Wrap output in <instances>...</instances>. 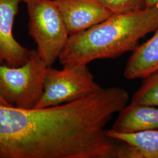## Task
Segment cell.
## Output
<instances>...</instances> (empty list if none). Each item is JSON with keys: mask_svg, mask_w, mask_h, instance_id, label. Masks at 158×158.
<instances>
[{"mask_svg": "<svg viewBox=\"0 0 158 158\" xmlns=\"http://www.w3.org/2000/svg\"><path fill=\"white\" fill-rule=\"evenodd\" d=\"M69 35L83 31L113 14L96 0H55Z\"/></svg>", "mask_w": 158, "mask_h": 158, "instance_id": "obj_7", "label": "cell"}, {"mask_svg": "<svg viewBox=\"0 0 158 158\" xmlns=\"http://www.w3.org/2000/svg\"><path fill=\"white\" fill-rule=\"evenodd\" d=\"M116 112L104 89L59 106L25 109L0 104V158H108L106 127Z\"/></svg>", "mask_w": 158, "mask_h": 158, "instance_id": "obj_1", "label": "cell"}, {"mask_svg": "<svg viewBox=\"0 0 158 158\" xmlns=\"http://www.w3.org/2000/svg\"><path fill=\"white\" fill-rule=\"evenodd\" d=\"M28 13V32L36 51L48 67H52L62 52L69 35L55 0H22Z\"/></svg>", "mask_w": 158, "mask_h": 158, "instance_id": "obj_3", "label": "cell"}, {"mask_svg": "<svg viewBox=\"0 0 158 158\" xmlns=\"http://www.w3.org/2000/svg\"><path fill=\"white\" fill-rule=\"evenodd\" d=\"M0 104L4 105V106H10V105L7 102H6V100L2 98V97L1 95H0Z\"/></svg>", "mask_w": 158, "mask_h": 158, "instance_id": "obj_15", "label": "cell"}, {"mask_svg": "<svg viewBox=\"0 0 158 158\" xmlns=\"http://www.w3.org/2000/svg\"><path fill=\"white\" fill-rule=\"evenodd\" d=\"M22 0H0V64L19 67L28 60L31 50L14 38L12 29Z\"/></svg>", "mask_w": 158, "mask_h": 158, "instance_id": "obj_6", "label": "cell"}, {"mask_svg": "<svg viewBox=\"0 0 158 158\" xmlns=\"http://www.w3.org/2000/svg\"><path fill=\"white\" fill-rule=\"evenodd\" d=\"M107 135L137 148L143 158H158V130H147L131 134H121L106 130Z\"/></svg>", "mask_w": 158, "mask_h": 158, "instance_id": "obj_10", "label": "cell"}, {"mask_svg": "<svg viewBox=\"0 0 158 158\" xmlns=\"http://www.w3.org/2000/svg\"><path fill=\"white\" fill-rule=\"evenodd\" d=\"M48 66L36 50H31L28 60L19 67L0 64V95L11 107L32 109L44 92Z\"/></svg>", "mask_w": 158, "mask_h": 158, "instance_id": "obj_4", "label": "cell"}, {"mask_svg": "<svg viewBox=\"0 0 158 158\" xmlns=\"http://www.w3.org/2000/svg\"><path fill=\"white\" fill-rule=\"evenodd\" d=\"M113 14H124L145 8L143 0H96Z\"/></svg>", "mask_w": 158, "mask_h": 158, "instance_id": "obj_12", "label": "cell"}, {"mask_svg": "<svg viewBox=\"0 0 158 158\" xmlns=\"http://www.w3.org/2000/svg\"><path fill=\"white\" fill-rule=\"evenodd\" d=\"M122 142L121 144L116 145L115 158H143L137 148L128 143Z\"/></svg>", "mask_w": 158, "mask_h": 158, "instance_id": "obj_13", "label": "cell"}, {"mask_svg": "<svg viewBox=\"0 0 158 158\" xmlns=\"http://www.w3.org/2000/svg\"><path fill=\"white\" fill-rule=\"evenodd\" d=\"M102 88L95 81L87 64L64 65L62 70L48 67L44 92L34 108L49 107L74 102Z\"/></svg>", "mask_w": 158, "mask_h": 158, "instance_id": "obj_5", "label": "cell"}, {"mask_svg": "<svg viewBox=\"0 0 158 158\" xmlns=\"http://www.w3.org/2000/svg\"><path fill=\"white\" fill-rule=\"evenodd\" d=\"M145 8H151L158 6V0H143Z\"/></svg>", "mask_w": 158, "mask_h": 158, "instance_id": "obj_14", "label": "cell"}, {"mask_svg": "<svg viewBox=\"0 0 158 158\" xmlns=\"http://www.w3.org/2000/svg\"><path fill=\"white\" fill-rule=\"evenodd\" d=\"M158 27V6L113 14L83 31L69 35L59 60L62 66L114 59L134 51L139 40Z\"/></svg>", "mask_w": 158, "mask_h": 158, "instance_id": "obj_2", "label": "cell"}, {"mask_svg": "<svg viewBox=\"0 0 158 158\" xmlns=\"http://www.w3.org/2000/svg\"><path fill=\"white\" fill-rule=\"evenodd\" d=\"M158 130V107L131 102L119 111L111 128L113 132L131 134Z\"/></svg>", "mask_w": 158, "mask_h": 158, "instance_id": "obj_8", "label": "cell"}, {"mask_svg": "<svg viewBox=\"0 0 158 158\" xmlns=\"http://www.w3.org/2000/svg\"><path fill=\"white\" fill-rule=\"evenodd\" d=\"M158 71V27L152 37L138 46L130 57L124 70L129 80L144 79Z\"/></svg>", "mask_w": 158, "mask_h": 158, "instance_id": "obj_9", "label": "cell"}, {"mask_svg": "<svg viewBox=\"0 0 158 158\" xmlns=\"http://www.w3.org/2000/svg\"><path fill=\"white\" fill-rule=\"evenodd\" d=\"M131 102L158 107V71L143 79Z\"/></svg>", "mask_w": 158, "mask_h": 158, "instance_id": "obj_11", "label": "cell"}]
</instances>
